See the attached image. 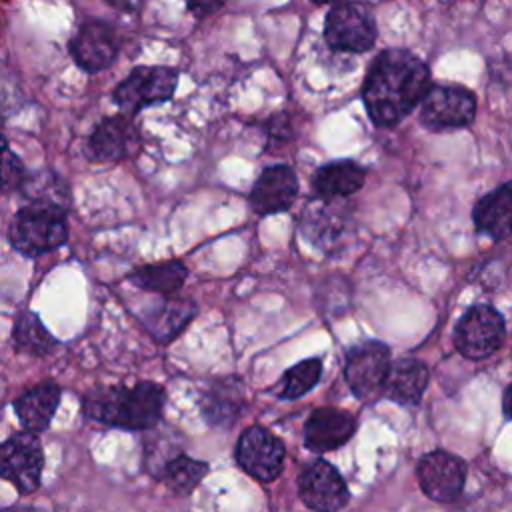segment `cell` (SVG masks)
Here are the masks:
<instances>
[{
  "label": "cell",
  "mask_w": 512,
  "mask_h": 512,
  "mask_svg": "<svg viewBox=\"0 0 512 512\" xmlns=\"http://www.w3.org/2000/svg\"><path fill=\"white\" fill-rule=\"evenodd\" d=\"M430 80V68L410 50H382L362 84V102L370 120L382 128L402 122L422 102L432 86Z\"/></svg>",
  "instance_id": "1"
},
{
  "label": "cell",
  "mask_w": 512,
  "mask_h": 512,
  "mask_svg": "<svg viewBox=\"0 0 512 512\" xmlns=\"http://www.w3.org/2000/svg\"><path fill=\"white\" fill-rule=\"evenodd\" d=\"M166 390L156 382L96 388L82 398L86 418L124 430H150L164 412Z\"/></svg>",
  "instance_id": "2"
},
{
  "label": "cell",
  "mask_w": 512,
  "mask_h": 512,
  "mask_svg": "<svg viewBox=\"0 0 512 512\" xmlns=\"http://www.w3.org/2000/svg\"><path fill=\"white\" fill-rule=\"evenodd\" d=\"M8 240L14 250L26 256H40L60 248L68 240L66 206L48 200H30L16 212Z\"/></svg>",
  "instance_id": "3"
},
{
  "label": "cell",
  "mask_w": 512,
  "mask_h": 512,
  "mask_svg": "<svg viewBox=\"0 0 512 512\" xmlns=\"http://www.w3.org/2000/svg\"><path fill=\"white\" fill-rule=\"evenodd\" d=\"M378 38L372 10L360 2H336L324 20V40L336 52H368Z\"/></svg>",
  "instance_id": "4"
},
{
  "label": "cell",
  "mask_w": 512,
  "mask_h": 512,
  "mask_svg": "<svg viewBox=\"0 0 512 512\" xmlns=\"http://www.w3.org/2000/svg\"><path fill=\"white\" fill-rule=\"evenodd\" d=\"M180 72L172 66H136L112 90V100L120 112L136 116L142 108L168 102L178 86Z\"/></svg>",
  "instance_id": "5"
},
{
  "label": "cell",
  "mask_w": 512,
  "mask_h": 512,
  "mask_svg": "<svg viewBox=\"0 0 512 512\" xmlns=\"http://www.w3.org/2000/svg\"><path fill=\"white\" fill-rule=\"evenodd\" d=\"M390 368V348L378 340H364L344 354V380L358 400L374 402L382 396Z\"/></svg>",
  "instance_id": "6"
},
{
  "label": "cell",
  "mask_w": 512,
  "mask_h": 512,
  "mask_svg": "<svg viewBox=\"0 0 512 512\" xmlns=\"http://www.w3.org/2000/svg\"><path fill=\"white\" fill-rule=\"evenodd\" d=\"M504 336V316L490 304H476L458 320L454 328V346L468 360H484L502 346Z\"/></svg>",
  "instance_id": "7"
},
{
  "label": "cell",
  "mask_w": 512,
  "mask_h": 512,
  "mask_svg": "<svg viewBox=\"0 0 512 512\" xmlns=\"http://www.w3.org/2000/svg\"><path fill=\"white\" fill-rule=\"evenodd\" d=\"M476 118V96L458 84L430 86L420 102V122L432 132L466 128Z\"/></svg>",
  "instance_id": "8"
},
{
  "label": "cell",
  "mask_w": 512,
  "mask_h": 512,
  "mask_svg": "<svg viewBox=\"0 0 512 512\" xmlns=\"http://www.w3.org/2000/svg\"><path fill=\"white\" fill-rule=\"evenodd\" d=\"M44 450L38 434L20 430L0 442V478L10 482L20 494H32L40 486Z\"/></svg>",
  "instance_id": "9"
},
{
  "label": "cell",
  "mask_w": 512,
  "mask_h": 512,
  "mask_svg": "<svg viewBox=\"0 0 512 512\" xmlns=\"http://www.w3.org/2000/svg\"><path fill=\"white\" fill-rule=\"evenodd\" d=\"M352 226V210L342 198H316L300 218L302 236L322 252L342 248Z\"/></svg>",
  "instance_id": "10"
},
{
  "label": "cell",
  "mask_w": 512,
  "mask_h": 512,
  "mask_svg": "<svg viewBox=\"0 0 512 512\" xmlns=\"http://www.w3.org/2000/svg\"><path fill=\"white\" fill-rule=\"evenodd\" d=\"M284 454V442L274 432L258 424L248 426L240 434L234 450L238 466L258 482H272L278 478Z\"/></svg>",
  "instance_id": "11"
},
{
  "label": "cell",
  "mask_w": 512,
  "mask_h": 512,
  "mask_svg": "<svg viewBox=\"0 0 512 512\" xmlns=\"http://www.w3.org/2000/svg\"><path fill=\"white\" fill-rule=\"evenodd\" d=\"M68 52L80 70L96 74L116 62L120 36L116 28L104 20H86L70 38Z\"/></svg>",
  "instance_id": "12"
},
{
  "label": "cell",
  "mask_w": 512,
  "mask_h": 512,
  "mask_svg": "<svg viewBox=\"0 0 512 512\" xmlns=\"http://www.w3.org/2000/svg\"><path fill=\"white\" fill-rule=\"evenodd\" d=\"M416 476L422 492L436 502H454L466 482V462L446 450H432L418 460Z\"/></svg>",
  "instance_id": "13"
},
{
  "label": "cell",
  "mask_w": 512,
  "mask_h": 512,
  "mask_svg": "<svg viewBox=\"0 0 512 512\" xmlns=\"http://www.w3.org/2000/svg\"><path fill=\"white\" fill-rule=\"evenodd\" d=\"M300 500L310 510L332 512L348 504L350 492L342 474L326 460L318 458L308 464L298 478Z\"/></svg>",
  "instance_id": "14"
},
{
  "label": "cell",
  "mask_w": 512,
  "mask_h": 512,
  "mask_svg": "<svg viewBox=\"0 0 512 512\" xmlns=\"http://www.w3.org/2000/svg\"><path fill=\"white\" fill-rule=\"evenodd\" d=\"M140 146L134 116L124 112L102 118L86 142V156L92 162H118L128 158Z\"/></svg>",
  "instance_id": "15"
},
{
  "label": "cell",
  "mask_w": 512,
  "mask_h": 512,
  "mask_svg": "<svg viewBox=\"0 0 512 512\" xmlns=\"http://www.w3.org/2000/svg\"><path fill=\"white\" fill-rule=\"evenodd\" d=\"M298 194V178L294 170L286 164H274L260 172L256 178L248 202L252 210L260 216H270L286 212Z\"/></svg>",
  "instance_id": "16"
},
{
  "label": "cell",
  "mask_w": 512,
  "mask_h": 512,
  "mask_svg": "<svg viewBox=\"0 0 512 512\" xmlns=\"http://www.w3.org/2000/svg\"><path fill=\"white\" fill-rule=\"evenodd\" d=\"M356 424L352 412L332 406L316 408L304 422V444L312 452L336 450L354 436Z\"/></svg>",
  "instance_id": "17"
},
{
  "label": "cell",
  "mask_w": 512,
  "mask_h": 512,
  "mask_svg": "<svg viewBox=\"0 0 512 512\" xmlns=\"http://www.w3.org/2000/svg\"><path fill=\"white\" fill-rule=\"evenodd\" d=\"M428 380H430V370L422 360L412 356L398 358L390 362L382 396L402 406H414L420 402L428 386Z\"/></svg>",
  "instance_id": "18"
},
{
  "label": "cell",
  "mask_w": 512,
  "mask_h": 512,
  "mask_svg": "<svg viewBox=\"0 0 512 512\" xmlns=\"http://www.w3.org/2000/svg\"><path fill=\"white\" fill-rule=\"evenodd\" d=\"M474 228L492 240H504L512 234V180L484 194L472 210Z\"/></svg>",
  "instance_id": "19"
},
{
  "label": "cell",
  "mask_w": 512,
  "mask_h": 512,
  "mask_svg": "<svg viewBox=\"0 0 512 512\" xmlns=\"http://www.w3.org/2000/svg\"><path fill=\"white\" fill-rule=\"evenodd\" d=\"M60 396H62V390L52 380L40 382L34 388H28L26 392H22L14 400V410L22 428L34 434L44 432L56 414Z\"/></svg>",
  "instance_id": "20"
},
{
  "label": "cell",
  "mask_w": 512,
  "mask_h": 512,
  "mask_svg": "<svg viewBox=\"0 0 512 512\" xmlns=\"http://www.w3.org/2000/svg\"><path fill=\"white\" fill-rule=\"evenodd\" d=\"M244 390L242 382L236 378H220L208 386V390L202 394L200 410L204 420L210 426L228 428L234 424L244 410Z\"/></svg>",
  "instance_id": "21"
},
{
  "label": "cell",
  "mask_w": 512,
  "mask_h": 512,
  "mask_svg": "<svg viewBox=\"0 0 512 512\" xmlns=\"http://www.w3.org/2000/svg\"><path fill=\"white\" fill-rule=\"evenodd\" d=\"M366 170L354 160L322 164L310 178L316 198H346L364 186Z\"/></svg>",
  "instance_id": "22"
},
{
  "label": "cell",
  "mask_w": 512,
  "mask_h": 512,
  "mask_svg": "<svg viewBox=\"0 0 512 512\" xmlns=\"http://www.w3.org/2000/svg\"><path fill=\"white\" fill-rule=\"evenodd\" d=\"M194 316H196V304L192 300L166 296V300L146 316L144 324L156 342L166 344L174 340L190 324Z\"/></svg>",
  "instance_id": "23"
},
{
  "label": "cell",
  "mask_w": 512,
  "mask_h": 512,
  "mask_svg": "<svg viewBox=\"0 0 512 512\" xmlns=\"http://www.w3.org/2000/svg\"><path fill=\"white\" fill-rule=\"evenodd\" d=\"M188 278V268L180 260H162L136 268L128 280L140 290L160 296L176 294Z\"/></svg>",
  "instance_id": "24"
},
{
  "label": "cell",
  "mask_w": 512,
  "mask_h": 512,
  "mask_svg": "<svg viewBox=\"0 0 512 512\" xmlns=\"http://www.w3.org/2000/svg\"><path fill=\"white\" fill-rule=\"evenodd\" d=\"M210 466L208 462L194 460L182 452L172 456L156 474L174 496H188L204 480Z\"/></svg>",
  "instance_id": "25"
},
{
  "label": "cell",
  "mask_w": 512,
  "mask_h": 512,
  "mask_svg": "<svg viewBox=\"0 0 512 512\" xmlns=\"http://www.w3.org/2000/svg\"><path fill=\"white\" fill-rule=\"evenodd\" d=\"M12 344L18 352H26L32 356H44L52 352L58 340L48 332L42 324L40 316L32 310L18 314L12 326Z\"/></svg>",
  "instance_id": "26"
},
{
  "label": "cell",
  "mask_w": 512,
  "mask_h": 512,
  "mask_svg": "<svg viewBox=\"0 0 512 512\" xmlns=\"http://www.w3.org/2000/svg\"><path fill=\"white\" fill-rule=\"evenodd\" d=\"M322 376V360L320 358H306L302 362H296L290 366L280 382H278V398L280 400H296L310 392Z\"/></svg>",
  "instance_id": "27"
},
{
  "label": "cell",
  "mask_w": 512,
  "mask_h": 512,
  "mask_svg": "<svg viewBox=\"0 0 512 512\" xmlns=\"http://www.w3.org/2000/svg\"><path fill=\"white\" fill-rule=\"evenodd\" d=\"M20 192L30 200H48L66 206L70 200V188L68 184L54 172L42 170L34 174H26Z\"/></svg>",
  "instance_id": "28"
},
{
  "label": "cell",
  "mask_w": 512,
  "mask_h": 512,
  "mask_svg": "<svg viewBox=\"0 0 512 512\" xmlns=\"http://www.w3.org/2000/svg\"><path fill=\"white\" fill-rule=\"evenodd\" d=\"M26 178V166L16 152L10 150L8 140L0 134V194L20 190Z\"/></svg>",
  "instance_id": "29"
},
{
  "label": "cell",
  "mask_w": 512,
  "mask_h": 512,
  "mask_svg": "<svg viewBox=\"0 0 512 512\" xmlns=\"http://www.w3.org/2000/svg\"><path fill=\"white\" fill-rule=\"evenodd\" d=\"M184 2H186L188 12L194 18H206V16L218 12L226 4V0H184Z\"/></svg>",
  "instance_id": "30"
},
{
  "label": "cell",
  "mask_w": 512,
  "mask_h": 512,
  "mask_svg": "<svg viewBox=\"0 0 512 512\" xmlns=\"http://www.w3.org/2000/svg\"><path fill=\"white\" fill-rule=\"evenodd\" d=\"M108 6L120 10V12H136L142 0H104Z\"/></svg>",
  "instance_id": "31"
},
{
  "label": "cell",
  "mask_w": 512,
  "mask_h": 512,
  "mask_svg": "<svg viewBox=\"0 0 512 512\" xmlns=\"http://www.w3.org/2000/svg\"><path fill=\"white\" fill-rule=\"evenodd\" d=\"M502 410L504 414L512 420V382L506 386L504 390V396H502Z\"/></svg>",
  "instance_id": "32"
},
{
  "label": "cell",
  "mask_w": 512,
  "mask_h": 512,
  "mask_svg": "<svg viewBox=\"0 0 512 512\" xmlns=\"http://www.w3.org/2000/svg\"><path fill=\"white\" fill-rule=\"evenodd\" d=\"M316 4H328V2H340V0H312Z\"/></svg>",
  "instance_id": "33"
}]
</instances>
